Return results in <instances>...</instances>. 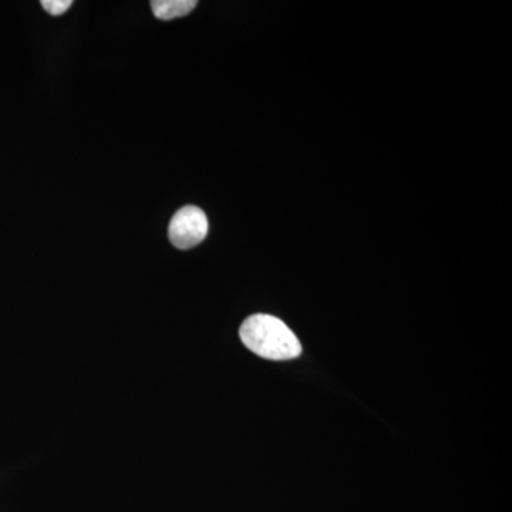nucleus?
Instances as JSON below:
<instances>
[{"label":"nucleus","instance_id":"1","mask_svg":"<svg viewBox=\"0 0 512 512\" xmlns=\"http://www.w3.org/2000/svg\"><path fill=\"white\" fill-rule=\"evenodd\" d=\"M242 343L269 360H291L302 353L301 342L281 319L265 313L249 316L239 329Z\"/></svg>","mask_w":512,"mask_h":512},{"label":"nucleus","instance_id":"2","mask_svg":"<svg viewBox=\"0 0 512 512\" xmlns=\"http://www.w3.org/2000/svg\"><path fill=\"white\" fill-rule=\"evenodd\" d=\"M208 218L200 208H181L174 215L168 227L171 244L178 249H191L200 245L208 234Z\"/></svg>","mask_w":512,"mask_h":512},{"label":"nucleus","instance_id":"3","mask_svg":"<svg viewBox=\"0 0 512 512\" xmlns=\"http://www.w3.org/2000/svg\"><path fill=\"white\" fill-rule=\"evenodd\" d=\"M197 6L195 0H154L151 2L154 16L160 20L183 18Z\"/></svg>","mask_w":512,"mask_h":512},{"label":"nucleus","instance_id":"4","mask_svg":"<svg viewBox=\"0 0 512 512\" xmlns=\"http://www.w3.org/2000/svg\"><path fill=\"white\" fill-rule=\"evenodd\" d=\"M40 5L46 10L49 15L60 16L66 13L67 10L72 8V0H42Z\"/></svg>","mask_w":512,"mask_h":512}]
</instances>
